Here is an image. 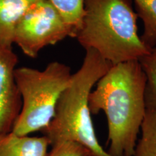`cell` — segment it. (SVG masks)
I'll return each mask as SVG.
<instances>
[{"label":"cell","instance_id":"cell-2","mask_svg":"<svg viewBox=\"0 0 156 156\" xmlns=\"http://www.w3.org/2000/svg\"><path fill=\"white\" fill-rule=\"evenodd\" d=\"M84 13L75 38L112 64L139 60L150 51L138 34L132 0H84Z\"/></svg>","mask_w":156,"mask_h":156},{"label":"cell","instance_id":"cell-3","mask_svg":"<svg viewBox=\"0 0 156 156\" xmlns=\"http://www.w3.org/2000/svg\"><path fill=\"white\" fill-rule=\"evenodd\" d=\"M112 65L96 51L86 50L83 64L73 74L58 99L53 119L41 131L50 145L76 142L89 149L95 156H112L98 141L88 98L93 86Z\"/></svg>","mask_w":156,"mask_h":156},{"label":"cell","instance_id":"cell-11","mask_svg":"<svg viewBox=\"0 0 156 156\" xmlns=\"http://www.w3.org/2000/svg\"><path fill=\"white\" fill-rule=\"evenodd\" d=\"M146 77V108L156 110V46L139 59Z\"/></svg>","mask_w":156,"mask_h":156},{"label":"cell","instance_id":"cell-7","mask_svg":"<svg viewBox=\"0 0 156 156\" xmlns=\"http://www.w3.org/2000/svg\"><path fill=\"white\" fill-rule=\"evenodd\" d=\"M49 141L45 136L0 134V156H46Z\"/></svg>","mask_w":156,"mask_h":156},{"label":"cell","instance_id":"cell-9","mask_svg":"<svg viewBox=\"0 0 156 156\" xmlns=\"http://www.w3.org/2000/svg\"><path fill=\"white\" fill-rule=\"evenodd\" d=\"M144 30L140 38L148 50L156 46V0H132Z\"/></svg>","mask_w":156,"mask_h":156},{"label":"cell","instance_id":"cell-6","mask_svg":"<svg viewBox=\"0 0 156 156\" xmlns=\"http://www.w3.org/2000/svg\"><path fill=\"white\" fill-rule=\"evenodd\" d=\"M17 64L12 47L0 44V134L12 131L22 107L15 77Z\"/></svg>","mask_w":156,"mask_h":156},{"label":"cell","instance_id":"cell-8","mask_svg":"<svg viewBox=\"0 0 156 156\" xmlns=\"http://www.w3.org/2000/svg\"><path fill=\"white\" fill-rule=\"evenodd\" d=\"M37 0H0V44L12 47L15 26Z\"/></svg>","mask_w":156,"mask_h":156},{"label":"cell","instance_id":"cell-13","mask_svg":"<svg viewBox=\"0 0 156 156\" xmlns=\"http://www.w3.org/2000/svg\"><path fill=\"white\" fill-rule=\"evenodd\" d=\"M46 156H95L92 152L76 142H66L56 144Z\"/></svg>","mask_w":156,"mask_h":156},{"label":"cell","instance_id":"cell-5","mask_svg":"<svg viewBox=\"0 0 156 156\" xmlns=\"http://www.w3.org/2000/svg\"><path fill=\"white\" fill-rule=\"evenodd\" d=\"M67 37L75 38L73 28L48 0H37L15 26L13 44L25 55L36 58L43 48Z\"/></svg>","mask_w":156,"mask_h":156},{"label":"cell","instance_id":"cell-4","mask_svg":"<svg viewBox=\"0 0 156 156\" xmlns=\"http://www.w3.org/2000/svg\"><path fill=\"white\" fill-rule=\"evenodd\" d=\"M72 75L70 67L59 62H50L44 70L17 67L15 77L22 107L12 132L26 136L44 130L53 119Z\"/></svg>","mask_w":156,"mask_h":156},{"label":"cell","instance_id":"cell-1","mask_svg":"<svg viewBox=\"0 0 156 156\" xmlns=\"http://www.w3.org/2000/svg\"><path fill=\"white\" fill-rule=\"evenodd\" d=\"M146 77L139 60L113 64L89 95L90 113L107 118L112 156H134L146 112Z\"/></svg>","mask_w":156,"mask_h":156},{"label":"cell","instance_id":"cell-10","mask_svg":"<svg viewBox=\"0 0 156 156\" xmlns=\"http://www.w3.org/2000/svg\"><path fill=\"white\" fill-rule=\"evenodd\" d=\"M140 130L141 137L136 144L134 156H156V110L146 108Z\"/></svg>","mask_w":156,"mask_h":156},{"label":"cell","instance_id":"cell-12","mask_svg":"<svg viewBox=\"0 0 156 156\" xmlns=\"http://www.w3.org/2000/svg\"><path fill=\"white\" fill-rule=\"evenodd\" d=\"M75 32L80 30L84 13V0H48Z\"/></svg>","mask_w":156,"mask_h":156}]
</instances>
